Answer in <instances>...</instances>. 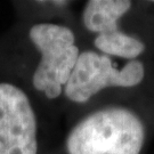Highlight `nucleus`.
I'll return each instance as SVG.
<instances>
[{"label": "nucleus", "mask_w": 154, "mask_h": 154, "mask_svg": "<svg viewBox=\"0 0 154 154\" xmlns=\"http://www.w3.org/2000/svg\"><path fill=\"white\" fill-rule=\"evenodd\" d=\"M129 0H90L83 11V24L93 33L112 34L120 31L118 20L130 9Z\"/></svg>", "instance_id": "nucleus-5"}, {"label": "nucleus", "mask_w": 154, "mask_h": 154, "mask_svg": "<svg viewBox=\"0 0 154 154\" xmlns=\"http://www.w3.org/2000/svg\"><path fill=\"white\" fill-rule=\"evenodd\" d=\"M145 137L142 120L121 106L94 112L77 123L66 139L69 154H139Z\"/></svg>", "instance_id": "nucleus-1"}, {"label": "nucleus", "mask_w": 154, "mask_h": 154, "mask_svg": "<svg viewBox=\"0 0 154 154\" xmlns=\"http://www.w3.org/2000/svg\"><path fill=\"white\" fill-rule=\"evenodd\" d=\"M144 65L131 60L122 69H116L110 57L87 50L78 57L69 81L64 86L67 98L74 103H85L109 87H134L143 81Z\"/></svg>", "instance_id": "nucleus-3"}, {"label": "nucleus", "mask_w": 154, "mask_h": 154, "mask_svg": "<svg viewBox=\"0 0 154 154\" xmlns=\"http://www.w3.org/2000/svg\"><path fill=\"white\" fill-rule=\"evenodd\" d=\"M96 48L105 54L127 60H136L145 50L144 44L138 39L118 31L112 34H100L94 40Z\"/></svg>", "instance_id": "nucleus-6"}, {"label": "nucleus", "mask_w": 154, "mask_h": 154, "mask_svg": "<svg viewBox=\"0 0 154 154\" xmlns=\"http://www.w3.org/2000/svg\"><path fill=\"white\" fill-rule=\"evenodd\" d=\"M37 119L29 96L11 82H0V154H37Z\"/></svg>", "instance_id": "nucleus-4"}, {"label": "nucleus", "mask_w": 154, "mask_h": 154, "mask_svg": "<svg viewBox=\"0 0 154 154\" xmlns=\"http://www.w3.org/2000/svg\"><path fill=\"white\" fill-rule=\"evenodd\" d=\"M29 38L41 55L33 72V87L42 91L47 98H57L80 55L74 45V34L63 25L39 23L30 29Z\"/></svg>", "instance_id": "nucleus-2"}]
</instances>
